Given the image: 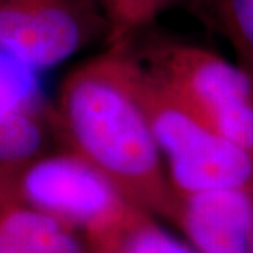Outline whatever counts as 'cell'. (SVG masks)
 <instances>
[{"label": "cell", "mask_w": 253, "mask_h": 253, "mask_svg": "<svg viewBox=\"0 0 253 253\" xmlns=\"http://www.w3.org/2000/svg\"><path fill=\"white\" fill-rule=\"evenodd\" d=\"M38 71L0 49V174L61 149Z\"/></svg>", "instance_id": "6"}, {"label": "cell", "mask_w": 253, "mask_h": 253, "mask_svg": "<svg viewBox=\"0 0 253 253\" xmlns=\"http://www.w3.org/2000/svg\"><path fill=\"white\" fill-rule=\"evenodd\" d=\"M109 30L94 0H0V49L37 71L109 37Z\"/></svg>", "instance_id": "5"}, {"label": "cell", "mask_w": 253, "mask_h": 253, "mask_svg": "<svg viewBox=\"0 0 253 253\" xmlns=\"http://www.w3.org/2000/svg\"><path fill=\"white\" fill-rule=\"evenodd\" d=\"M83 236L94 253H197L187 241L166 231L155 217L131 203Z\"/></svg>", "instance_id": "9"}, {"label": "cell", "mask_w": 253, "mask_h": 253, "mask_svg": "<svg viewBox=\"0 0 253 253\" xmlns=\"http://www.w3.org/2000/svg\"><path fill=\"white\" fill-rule=\"evenodd\" d=\"M126 40L75 68L54 104L62 149L97 169L131 204L174 224L179 200L126 71Z\"/></svg>", "instance_id": "1"}, {"label": "cell", "mask_w": 253, "mask_h": 253, "mask_svg": "<svg viewBox=\"0 0 253 253\" xmlns=\"http://www.w3.org/2000/svg\"><path fill=\"white\" fill-rule=\"evenodd\" d=\"M94 1H96V3L99 4V6H100V7H101V9L104 7V0H94ZM103 11H104V10H103Z\"/></svg>", "instance_id": "13"}, {"label": "cell", "mask_w": 253, "mask_h": 253, "mask_svg": "<svg viewBox=\"0 0 253 253\" xmlns=\"http://www.w3.org/2000/svg\"><path fill=\"white\" fill-rule=\"evenodd\" d=\"M0 253H94L79 231L11 200H0Z\"/></svg>", "instance_id": "8"}, {"label": "cell", "mask_w": 253, "mask_h": 253, "mask_svg": "<svg viewBox=\"0 0 253 253\" xmlns=\"http://www.w3.org/2000/svg\"><path fill=\"white\" fill-rule=\"evenodd\" d=\"M176 0H144V16L146 26H149L155 17L162 13L166 7H169L170 4H173ZM194 4L197 3V0H191Z\"/></svg>", "instance_id": "12"}, {"label": "cell", "mask_w": 253, "mask_h": 253, "mask_svg": "<svg viewBox=\"0 0 253 253\" xmlns=\"http://www.w3.org/2000/svg\"><path fill=\"white\" fill-rule=\"evenodd\" d=\"M103 10L110 27L107 44L131 38L148 27L144 0H104Z\"/></svg>", "instance_id": "11"}, {"label": "cell", "mask_w": 253, "mask_h": 253, "mask_svg": "<svg viewBox=\"0 0 253 253\" xmlns=\"http://www.w3.org/2000/svg\"><path fill=\"white\" fill-rule=\"evenodd\" d=\"M136 61L183 109L253 154V79L207 48L161 33L132 37Z\"/></svg>", "instance_id": "2"}, {"label": "cell", "mask_w": 253, "mask_h": 253, "mask_svg": "<svg viewBox=\"0 0 253 253\" xmlns=\"http://www.w3.org/2000/svg\"><path fill=\"white\" fill-rule=\"evenodd\" d=\"M126 71L177 200L217 190L253 191V154L218 135L163 90L136 61L131 38Z\"/></svg>", "instance_id": "3"}, {"label": "cell", "mask_w": 253, "mask_h": 253, "mask_svg": "<svg viewBox=\"0 0 253 253\" xmlns=\"http://www.w3.org/2000/svg\"><path fill=\"white\" fill-rule=\"evenodd\" d=\"M0 200H11L59 219L82 235L129 204L97 169L65 149L0 174Z\"/></svg>", "instance_id": "4"}, {"label": "cell", "mask_w": 253, "mask_h": 253, "mask_svg": "<svg viewBox=\"0 0 253 253\" xmlns=\"http://www.w3.org/2000/svg\"><path fill=\"white\" fill-rule=\"evenodd\" d=\"M174 225L197 253H251L253 191L217 190L179 199Z\"/></svg>", "instance_id": "7"}, {"label": "cell", "mask_w": 253, "mask_h": 253, "mask_svg": "<svg viewBox=\"0 0 253 253\" xmlns=\"http://www.w3.org/2000/svg\"><path fill=\"white\" fill-rule=\"evenodd\" d=\"M251 253H253V236H252V244H251Z\"/></svg>", "instance_id": "14"}, {"label": "cell", "mask_w": 253, "mask_h": 253, "mask_svg": "<svg viewBox=\"0 0 253 253\" xmlns=\"http://www.w3.org/2000/svg\"><path fill=\"white\" fill-rule=\"evenodd\" d=\"M232 46L238 65L253 79V0H197Z\"/></svg>", "instance_id": "10"}]
</instances>
